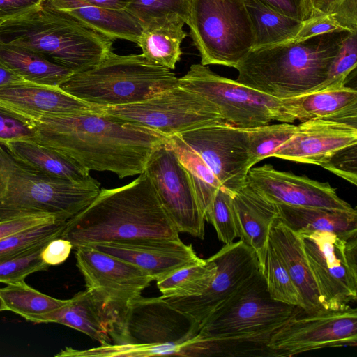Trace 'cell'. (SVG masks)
<instances>
[{
	"mask_svg": "<svg viewBox=\"0 0 357 357\" xmlns=\"http://www.w3.org/2000/svg\"><path fill=\"white\" fill-rule=\"evenodd\" d=\"M211 257L216 264V273L204 293L195 296L165 298L199 325L225 305L261 270L255 252L241 240L225 244Z\"/></svg>",
	"mask_w": 357,
	"mask_h": 357,
	"instance_id": "obj_16",
	"label": "cell"
},
{
	"mask_svg": "<svg viewBox=\"0 0 357 357\" xmlns=\"http://www.w3.org/2000/svg\"><path fill=\"white\" fill-rule=\"evenodd\" d=\"M233 202L238 238L255 252L261 270L277 204L247 182L234 194Z\"/></svg>",
	"mask_w": 357,
	"mask_h": 357,
	"instance_id": "obj_22",
	"label": "cell"
},
{
	"mask_svg": "<svg viewBox=\"0 0 357 357\" xmlns=\"http://www.w3.org/2000/svg\"><path fill=\"white\" fill-rule=\"evenodd\" d=\"M98 108V107H97ZM31 140L69 156L89 172H110L119 178L139 175L168 137L97 111L33 121Z\"/></svg>",
	"mask_w": 357,
	"mask_h": 357,
	"instance_id": "obj_1",
	"label": "cell"
},
{
	"mask_svg": "<svg viewBox=\"0 0 357 357\" xmlns=\"http://www.w3.org/2000/svg\"><path fill=\"white\" fill-rule=\"evenodd\" d=\"M349 31L254 48L236 67L238 82L282 100L315 91Z\"/></svg>",
	"mask_w": 357,
	"mask_h": 357,
	"instance_id": "obj_4",
	"label": "cell"
},
{
	"mask_svg": "<svg viewBox=\"0 0 357 357\" xmlns=\"http://www.w3.org/2000/svg\"><path fill=\"white\" fill-rule=\"evenodd\" d=\"M0 104L32 121L98 110L59 86L28 82L0 87Z\"/></svg>",
	"mask_w": 357,
	"mask_h": 357,
	"instance_id": "obj_21",
	"label": "cell"
},
{
	"mask_svg": "<svg viewBox=\"0 0 357 357\" xmlns=\"http://www.w3.org/2000/svg\"><path fill=\"white\" fill-rule=\"evenodd\" d=\"M216 264L212 257L182 267L155 280L164 298L195 296L204 293L216 273Z\"/></svg>",
	"mask_w": 357,
	"mask_h": 357,
	"instance_id": "obj_32",
	"label": "cell"
},
{
	"mask_svg": "<svg viewBox=\"0 0 357 357\" xmlns=\"http://www.w3.org/2000/svg\"><path fill=\"white\" fill-rule=\"evenodd\" d=\"M88 246L138 266L154 280L203 259L191 245L185 244L180 238H135Z\"/></svg>",
	"mask_w": 357,
	"mask_h": 357,
	"instance_id": "obj_19",
	"label": "cell"
},
{
	"mask_svg": "<svg viewBox=\"0 0 357 357\" xmlns=\"http://www.w3.org/2000/svg\"><path fill=\"white\" fill-rule=\"evenodd\" d=\"M344 31L331 13L320 14L303 21L298 33L291 41L298 42L325 33Z\"/></svg>",
	"mask_w": 357,
	"mask_h": 357,
	"instance_id": "obj_44",
	"label": "cell"
},
{
	"mask_svg": "<svg viewBox=\"0 0 357 357\" xmlns=\"http://www.w3.org/2000/svg\"><path fill=\"white\" fill-rule=\"evenodd\" d=\"M3 20H0V23L2 22Z\"/></svg>",
	"mask_w": 357,
	"mask_h": 357,
	"instance_id": "obj_55",
	"label": "cell"
},
{
	"mask_svg": "<svg viewBox=\"0 0 357 357\" xmlns=\"http://www.w3.org/2000/svg\"><path fill=\"white\" fill-rule=\"evenodd\" d=\"M178 85L172 70L140 54L108 52L93 67L73 73L60 85L66 92L96 107L142 102Z\"/></svg>",
	"mask_w": 357,
	"mask_h": 357,
	"instance_id": "obj_7",
	"label": "cell"
},
{
	"mask_svg": "<svg viewBox=\"0 0 357 357\" xmlns=\"http://www.w3.org/2000/svg\"><path fill=\"white\" fill-rule=\"evenodd\" d=\"M269 240L280 253L301 294L305 305L303 311L312 313L326 310L307 264L298 234L276 218L270 227Z\"/></svg>",
	"mask_w": 357,
	"mask_h": 357,
	"instance_id": "obj_24",
	"label": "cell"
},
{
	"mask_svg": "<svg viewBox=\"0 0 357 357\" xmlns=\"http://www.w3.org/2000/svg\"><path fill=\"white\" fill-rule=\"evenodd\" d=\"M178 135L202 158L224 189L234 195L245 185L251 168L245 129L222 123Z\"/></svg>",
	"mask_w": 357,
	"mask_h": 357,
	"instance_id": "obj_17",
	"label": "cell"
},
{
	"mask_svg": "<svg viewBox=\"0 0 357 357\" xmlns=\"http://www.w3.org/2000/svg\"><path fill=\"white\" fill-rule=\"evenodd\" d=\"M22 82L26 81L0 62V87Z\"/></svg>",
	"mask_w": 357,
	"mask_h": 357,
	"instance_id": "obj_50",
	"label": "cell"
},
{
	"mask_svg": "<svg viewBox=\"0 0 357 357\" xmlns=\"http://www.w3.org/2000/svg\"><path fill=\"white\" fill-rule=\"evenodd\" d=\"M301 310L272 299L260 270L200 324L186 356H273L267 346L271 336Z\"/></svg>",
	"mask_w": 357,
	"mask_h": 357,
	"instance_id": "obj_3",
	"label": "cell"
},
{
	"mask_svg": "<svg viewBox=\"0 0 357 357\" xmlns=\"http://www.w3.org/2000/svg\"><path fill=\"white\" fill-rule=\"evenodd\" d=\"M183 18L176 13L153 17L142 24L137 45L150 62L174 70L182 54L181 45L187 36Z\"/></svg>",
	"mask_w": 357,
	"mask_h": 357,
	"instance_id": "obj_26",
	"label": "cell"
},
{
	"mask_svg": "<svg viewBox=\"0 0 357 357\" xmlns=\"http://www.w3.org/2000/svg\"><path fill=\"white\" fill-rule=\"evenodd\" d=\"M0 42L28 48L73 73L97 64L114 40L46 0L38 8L0 23Z\"/></svg>",
	"mask_w": 357,
	"mask_h": 357,
	"instance_id": "obj_5",
	"label": "cell"
},
{
	"mask_svg": "<svg viewBox=\"0 0 357 357\" xmlns=\"http://www.w3.org/2000/svg\"><path fill=\"white\" fill-rule=\"evenodd\" d=\"M246 182L275 204L342 211L354 209L337 195L336 189L329 183L279 171L270 164L251 167Z\"/></svg>",
	"mask_w": 357,
	"mask_h": 357,
	"instance_id": "obj_18",
	"label": "cell"
},
{
	"mask_svg": "<svg viewBox=\"0 0 357 357\" xmlns=\"http://www.w3.org/2000/svg\"><path fill=\"white\" fill-rule=\"evenodd\" d=\"M168 143L189 175L201 211L206 221L215 192L223 187L202 158L179 135L168 137Z\"/></svg>",
	"mask_w": 357,
	"mask_h": 357,
	"instance_id": "obj_31",
	"label": "cell"
},
{
	"mask_svg": "<svg viewBox=\"0 0 357 357\" xmlns=\"http://www.w3.org/2000/svg\"><path fill=\"white\" fill-rule=\"evenodd\" d=\"M339 1L340 0H317L314 6L312 16L330 13Z\"/></svg>",
	"mask_w": 357,
	"mask_h": 357,
	"instance_id": "obj_52",
	"label": "cell"
},
{
	"mask_svg": "<svg viewBox=\"0 0 357 357\" xmlns=\"http://www.w3.org/2000/svg\"><path fill=\"white\" fill-rule=\"evenodd\" d=\"M179 232L144 172L127 185L100 189L92 202L68 220L61 238L73 248L135 238H178Z\"/></svg>",
	"mask_w": 357,
	"mask_h": 357,
	"instance_id": "obj_2",
	"label": "cell"
},
{
	"mask_svg": "<svg viewBox=\"0 0 357 357\" xmlns=\"http://www.w3.org/2000/svg\"><path fill=\"white\" fill-rule=\"evenodd\" d=\"M281 102L294 121L321 119L357 127V91L346 85L282 99Z\"/></svg>",
	"mask_w": 357,
	"mask_h": 357,
	"instance_id": "obj_23",
	"label": "cell"
},
{
	"mask_svg": "<svg viewBox=\"0 0 357 357\" xmlns=\"http://www.w3.org/2000/svg\"><path fill=\"white\" fill-rule=\"evenodd\" d=\"M261 271L267 291L272 299L304 310L305 305L301 294L282 258L269 238Z\"/></svg>",
	"mask_w": 357,
	"mask_h": 357,
	"instance_id": "obj_35",
	"label": "cell"
},
{
	"mask_svg": "<svg viewBox=\"0 0 357 357\" xmlns=\"http://www.w3.org/2000/svg\"><path fill=\"white\" fill-rule=\"evenodd\" d=\"M199 324L165 298L139 296L133 301L112 340L125 344L127 357L185 356Z\"/></svg>",
	"mask_w": 357,
	"mask_h": 357,
	"instance_id": "obj_8",
	"label": "cell"
},
{
	"mask_svg": "<svg viewBox=\"0 0 357 357\" xmlns=\"http://www.w3.org/2000/svg\"><path fill=\"white\" fill-rule=\"evenodd\" d=\"M357 345V310H324L307 313L302 309L271 337L273 357L293 356L323 348Z\"/></svg>",
	"mask_w": 357,
	"mask_h": 357,
	"instance_id": "obj_14",
	"label": "cell"
},
{
	"mask_svg": "<svg viewBox=\"0 0 357 357\" xmlns=\"http://www.w3.org/2000/svg\"><path fill=\"white\" fill-rule=\"evenodd\" d=\"M45 245L26 254L0 261V282L7 284L23 281L31 273L47 269L49 265L40 256Z\"/></svg>",
	"mask_w": 357,
	"mask_h": 357,
	"instance_id": "obj_41",
	"label": "cell"
},
{
	"mask_svg": "<svg viewBox=\"0 0 357 357\" xmlns=\"http://www.w3.org/2000/svg\"><path fill=\"white\" fill-rule=\"evenodd\" d=\"M322 305L342 310L357 299V236L322 231L296 232Z\"/></svg>",
	"mask_w": 357,
	"mask_h": 357,
	"instance_id": "obj_12",
	"label": "cell"
},
{
	"mask_svg": "<svg viewBox=\"0 0 357 357\" xmlns=\"http://www.w3.org/2000/svg\"><path fill=\"white\" fill-rule=\"evenodd\" d=\"M178 85L213 103L226 123L239 128L268 125L275 121H294L287 114L281 100L222 77L201 63L192 64L178 78Z\"/></svg>",
	"mask_w": 357,
	"mask_h": 357,
	"instance_id": "obj_10",
	"label": "cell"
},
{
	"mask_svg": "<svg viewBox=\"0 0 357 357\" xmlns=\"http://www.w3.org/2000/svg\"><path fill=\"white\" fill-rule=\"evenodd\" d=\"M61 222L52 215H34L0 222V240L27 229L51 222Z\"/></svg>",
	"mask_w": 357,
	"mask_h": 357,
	"instance_id": "obj_46",
	"label": "cell"
},
{
	"mask_svg": "<svg viewBox=\"0 0 357 357\" xmlns=\"http://www.w3.org/2000/svg\"><path fill=\"white\" fill-rule=\"evenodd\" d=\"M328 13L344 31L357 33V0H340Z\"/></svg>",
	"mask_w": 357,
	"mask_h": 357,
	"instance_id": "obj_47",
	"label": "cell"
},
{
	"mask_svg": "<svg viewBox=\"0 0 357 357\" xmlns=\"http://www.w3.org/2000/svg\"><path fill=\"white\" fill-rule=\"evenodd\" d=\"M35 136L31 119L0 104V142L33 139Z\"/></svg>",
	"mask_w": 357,
	"mask_h": 357,
	"instance_id": "obj_42",
	"label": "cell"
},
{
	"mask_svg": "<svg viewBox=\"0 0 357 357\" xmlns=\"http://www.w3.org/2000/svg\"><path fill=\"white\" fill-rule=\"evenodd\" d=\"M66 222L38 225L0 240V261L26 254L47 245L51 240L61 236Z\"/></svg>",
	"mask_w": 357,
	"mask_h": 357,
	"instance_id": "obj_36",
	"label": "cell"
},
{
	"mask_svg": "<svg viewBox=\"0 0 357 357\" xmlns=\"http://www.w3.org/2000/svg\"><path fill=\"white\" fill-rule=\"evenodd\" d=\"M277 218L295 232L322 231L343 237L357 236V211L276 204Z\"/></svg>",
	"mask_w": 357,
	"mask_h": 357,
	"instance_id": "obj_28",
	"label": "cell"
},
{
	"mask_svg": "<svg viewBox=\"0 0 357 357\" xmlns=\"http://www.w3.org/2000/svg\"><path fill=\"white\" fill-rule=\"evenodd\" d=\"M53 7L68 13L112 40L137 43L141 23L125 10L102 8L84 0H46Z\"/></svg>",
	"mask_w": 357,
	"mask_h": 357,
	"instance_id": "obj_27",
	"label": "cell"
},
{
	"mask_svg": "<svg viewBox=\"0 0 357 357\" xmlns=\"http://www.w3.org/2000/svg\"><path fill=\"white\" fill-rule=\"evenodd\" d=\"M45 0H0V20H5L40 7Z\"/></svg>",
	"mask_w": 357,
	"mask_h": 357,
	"instance_id": "obj_49",
	"label": "cell"
},
{
	"mask_svg": "<svg viewBox=\"0 0 357 357\" xmlns=\"http://www.w3.org/2000/svg\"><path fill=\"white\" fill-rule=\"evenodd\" d=\"M186 24L201 64L236 68L253 49L255 30L245 0H188Z\"/></svg>",
	"mask_w": 357,
	"mask_h": 357,
	"instance_id": "obj_9",
	"label": "cell"
},
{
	"mask_svg": "<svg viewBox=\"0 0 357 357\" xmlns=\"http://www.w3.org/2000/svg\"><path fill=\"white\" fill-rule=\"evenodd\" d=\"M0 297L7 310L22 316L28 321L63 306L68 301L44 294L26 284L24 280L9 283L0 288Z\"/></svg>",
	"mask_w": 357,
	"mask_h": 357,
	"instance_id": "obj_34",
	"label": "cell"
},
{
	"mask_svg": "<svg viewBox=\"0 0 357 357\" xmlns=\"http://www.w3.org/2000/svg\"><path fill=\"white\" fill-rule=\"evenodd\" d=\"M233 195L223 188H218L206 220L212 224L219 240L225 244H230L238 238Z\"/></svg>",
	"mask_w": 357,
	"mask_h": 357,
	"instance_id": "obj_38",
	"label": "cell"
},
{
	"mask_svg": "<svg viewBox=\"0 0 357 357\" xmlns=\"http://www.w3.org/2000/svg\"><path fill=\"white\" fill-rule=\"evenodd\" d=\"M307 1H308V3H309L311 8H312V10H313L314 6V5L316 3V1L317 0H307Z\"/></svg>",
	"mask_w": 357,
	"mask_h": 357,
	"instance_id": "obj_54",
	"label": "cell"
},
{
	"mask_svg": "<svg viewBox=\"0 0 357 357\" xmlns=\"http://www.w3.org/2000/svg\"><path fill=\"white\" fill-rule=\"evenodd\" d=\"M296 128L289 123H281L245 129L250 167L265 158L273 157L275 152L294 136Z\"/></svg>",
	"mask_w": 357,
	"mask_h": 357,
	"instance_id": "obj_37",
	"label": "cell"
},
{
	"mask_svg": "<svg viewBox=\"0 0 357 357\" xmlns=\"http://www.w3.org/2000/svg\"><path fill=\"white\" fill-rule=\"evenodd\" d=\"M7 310L1 298L0 297V312Z\"/></svg>",
	"mask_w": 357,
	"mask_h": 357,
	"instance_id": "obj_53",
	"label": "cell"
},
{
	"mask_svg": "<svg viewBox=\"0 0 357 357\" xmlns=\"http://www.w3.org/2000/svg\"><path fill=\"white\" fill-rule=\"evenodd\" d=\"M296 126L294 136L273 157L321 166L336 151L357 144V127L345 123L315 119Z\"/></svg>",
	"mask_w": 357,
	"mask_h": 357,
	"instance_id": "obj_20",
	"label": "cell"
},
{
	"mask_svg": "<svg viewBox=\"0 0 357 357\" xmlns=\"http://www.w3.org/2000/svg\"><path fill=\"white\" fill-rule=\"evenodd\" d=\"M73 245L67 239L59 237L51 240L42 250L40 256L49 266L62 264L70 255Z\"/></svg>",
	"mask_w": 357,
	"mask_h": 357,
	"instance_id": "obj_48",
	"label": "cell"
},
{
	"mask_svg": "<svg viewBox=\"0 0 357 357\" xmlns=\"http://www.w3.org/2000/svg\"><path fill=\"white\" fill-rule=\"evenodd\" d=\"M245 3L255 30L253 49L291 40L302 26L303 21L271 10L254 0H245Z\"/></svg>",
	"mask_w": 357,
	"mask_h": 357,
	"instance_id": "obj_33",
	"label": "cell"
},
{
	"mask_svg": "<svg viewBox=\"0 0 357 357\" xmlns=\"http://www.w3.org/2000/svg\"><path fill=\"white\" fill-rule=\"evenodd\" d=\"M98 108L107 115L149 128L167 137L225 123L213 103L179 85L139 102Z\"/></svg>",
	"mask_w": 357,
	"mask_h": 357,
	"instance_id": "obj_13",
	"label": "cell"
},
{
	"mask_svg": "<svg viewBox=\"0 0 357 357\" xmlns=\"http://www.w3.org/2000/svg\"><path fill=\"white\" fill-rule=\"evenodd\" d=\"M357 33H349L333 60L326 80L319 90L346 85L349 74L356 68Z\"/></svg>",
	"mask_w": 357,
	"mask_h": 357,
	"instance_id": "obj_39",
	"label": "cell"
},
{
	"mask_svg": "<svg viewBox=\"0 0 357 357\" xmlns=\"http://www.w3.org/2000/svg\"><path fill=\"white\" fill-rule=\"evenodd\" d=\"M3 143L15 158L43 174L78 183L91 177L87 169L52 147L31 139H15Z\"/></svg>",
	"mask_w": 357,
	"mask_h": 357,
	"instance_id": "obj_29",
	"label": "cell"
},
{
	"mask_svg": "<svg viewBox=\"0 0 357 357\" xmlns=\"http://www.w3.org/2000/svg\"><path fill=\"white\" fill-rule=\"evenodd\" d=\"M75 250L76 265L86 289L110 322L113 340L130 305L154 280L138 266L91 247L80 246Z\"/></svg>",
	"mask_w": 357,
	"mask_h": 357,
	"instance_id": "obj_11",
	"label": "cell"
},
{
	"mask_svg": "<svg viewBox=\"0 0 357 357\" xmlns=\"http://www.w3.org/2000/svg\"><path fill=\"white\" fill-rule=\"evenodd\" d=\"M0 62L26 82L60 86L73 73L28 48L0 42Z\"/></svg>",
	"mask_w": 357,
	"mask_h": 357,
	"instance_id": "obj_30",
	"label": "cell"
},
{
	"mask_svg": "<svg viewBox=\"0 0 357 357\" xmlns=\"http://www.w3.org/2000/svg\"><path fill=\"white\" fill-rule=\"evenodd\" d=\"M144 172L178 231L204 239L205 220L192 183L168 142L153 153Z\"/></svg>",
	"mask_w": 357,
	"mask_h": 357,
	"instance_id": "obj_15",
	"label": "cell"
},
{
	"mask_svg": "<svg viewBox=\"0 0 357 357\" xmlns=\"http://www.w3.org/2000/svg\"><path fill=\"white\" fill-rule=\"evenodd\" d=\"M100 183L49 176L21 162L0 142V222L34 215H52L66 222L88 206Z\"/></svg>",
	"mask_w": 357,
	"mask_h": 357,
	"instance_id": "obj_6",
	"label": "cell"
},
{
	"mask_svg": "<svg viewBox=\"0 0 357 357\" xmlns=\"http://www.w3.org/2000/svg\"><path fill=\"white\" fill-rule=\"evenodd\" d=\"M321 167L356 185L357 183V144L336 151Z\"/></svg>",
	"mask_w": 357,
	"mask_h": 357,
	"instance_id": "obj_43",
	"label": "cell"
},
{
	"mask_svg": "<svg viewBox=\"0 0 357 357\" xmlns=\"http://www.w3.org/2000/svg\"><path fill=\"white\" fill-rule=\"evenodd\" d=\"M30 321L60 324L84 333L101 346L112 344V325L86 289L75 294L63 306Z\"/></svg>",
	"mask_w": 357,
	"mask_h": 357,
	"instance_id": "obj_25",
	"label": "cell"
},
{
	"mask_svg": "<svg viewBox=\"0 0 357 357\" xmlns=\"http://www.w3.org/2000/svg\"><path fill=\"white\" fill-rule=\"evenodd\" d=\"M268 9L304 21L312 16L307 0H254Z\"/></svg>",
	"mask_w": 357,
	"mask_h": 357,
	"instance_id": "obj_45",
	"label": "cell"
},
{
	"mask_svg": "<svg viewBox=\"0 0 357 357\" xmlns=\"http://www.w3.org/2000/svg\"><path fill=\"white\" fill-rule=\"evenodd\" d=\"M124 10L140 23L168 13L180 15L186 24L189 13L188 0H128Z\"/></svg>",
	"mask_w": 357,
	"mask_h": 357,
	"instance_id": "obj_40",
	"label": "cell"
},
{
	"mask_svg": "<svg viewBox=\"0 0 357 357\" xmlns=\"http://www.w3.org/2000/svg\"><path fill=\"white\" fill-rule=\"evenodd\" d=\"M89 3L98 6L102 8L124 10L128 0H84Z\"/></svg>",
	"mask_w": 357,
	"mask_h": 357,
	"instance_id": "obj_51",
	"label": "cell"
}]
</instances>
